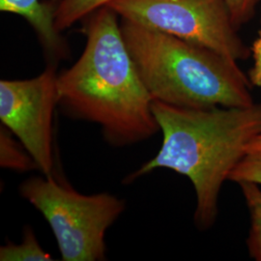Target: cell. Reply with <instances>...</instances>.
<instances>
[{
    "instance_id": "1",
    "label": "cell",
    "mask_w": 261,
    "mask_h": 261,
    "mask_svg": "<svg viewBox=\"0 0 261 261\" xmlns=\"http://www.w3.org/2000/svg\"><path fill=\"white\" fill-rule=\"evenodd\" d=\"M116 16L106 6L91 18L84 53L57 75V91L58 106L69 117L97 124L109 144L125 147L160 129Z\"/></svg>"
},
{
    "instance_id": "2",
    "label": "cell",
    "mask_w": 261,
    "mask_h": 261,
    "mask_svg": "<svg viewBox=\"0 0 261 261\" xmlns=\"http://www.w3.org/2000/svg\"><path fill=\"white\" fill-rule=\"evenodd\" d=\"M163 135L157 155L125 178V183L168 168L184 175L196 192V226L207 229L218 215L219 196L249 143L261 135V103L188 109L152 102Z\"/></svg>"
},
{
    "instance_id": "3",
    "label": "cell",
    "mask_w": 261,
    "mask_h": 261,
    "mask_svg": "<svg viewBox=\"0 0 261 261\" xmlns=\"http://www.w3.org/2000/svg\"><path fill=\"white\" fill-rule=\"evenodd\" d=\"M121 30L153 101L188 109L254 103L252 84L233 59L126 19Z\"/></svg>"
},
{
    "instance_id": "4",
    "label": "cell",
    "mask_w": 261,
    "mask_h": 261,
    "mask_svg": "<svg viewBox=\"0 0 261 261\" xmlns=\"http://www.w3.org/2000/svg\"><path fill=\"white\" fill-rule=\"evenodd\" d=\"M31 177L19 194L44 216L64 261L106 259V233L125 210V202L108 193L83 195L55 175Z\"/></svg>"
},
{
    "instance_id": "5",
    "label": "cell",
    "mask_w": 261,
    "mask_h": 261,
    "mask_svg": "<svg viewBox=\"0 0 261 261\" xmlns=\"http://www.w3.org/2000/svg\"><path fill=\"white\" fill-rule=\"evenodd\" d=\"M108 6L123 19L210 48L237 62L251 55L224 0H115Z\"/></svg>"
},
{
    "instance_id": "6",
    "label": "cell",
    "mask_w": 261,
    "mask_h": 261,
    "mask_svg": "<svg viewBox=\"0 0 261 261\" xmlns=\"http://www.w3.org/2000/svg\"><path fill=\"white\" fill-rule=\"evenodd\" d=\"M57 75L55 68L49 66L32 79L0 82L1 124L23 144L46 176H53L55 169Z\"/></svg>"
},
{
    "instance_id": "7",
    "label": "cell",
    "mask_w": 261,
    "mask_h": 261,
    "mask_svg": "<svg viewBox=\"0 0 261 261\" xmlns=\"http://www.w3.org/2000/svg\"><path fill=\"white\" fill-rule=\"evenodd\" d=\"M0 10L27 19L49 56L56 58L67 56V47L55 23L56 7L51 4L40 0H0Z\"/></svg>"
},
{
    "instance_id": "8",
    "label": "cell",
    "mask_w": 261,
    "mask_h": 261,
    "mask_svg": "<svg viewBox=\"0 0 261 261\" xmlns=\"http://www.w3.org/2000/svg\"><path fill=\"white\" fill-rule=\"evenodd\" d=\"M0 167L17 172L39 169L35 160L23 144L2 124L0 127Z\"/></svg>"
},
{
    "instance_id": "9",
    "label": "cell",
    "mask_w": 261,
    "mask_h": 261,
    "mask_svg": "<svg viewBox=\"0 0 261 261\" xmlns=\"http://www.w3.org/2000/svg\"><path fill=\"white\" fill-rule=\"evenodd\" d=\"M238 184L250 213L251 227L247 240L249 252L253 259L261 261V186L252 182Z\"/></svg>"
},
{
    "instance_id": "10",
    "label": "cell",
    "mask_w": 261,
    "mask_h": 261,
    "mask_svg": "<svg viewBox=\"0 0 261 261\" xmlns=\"http://www.w3.org/2000/svg\"><path fill=\"white\" fill-rule=\"evenodd\" d=\"M115 0H59L55 11V23L59 32L75 21L108 6Z\"/></svg>"
},
{
    "instance_id": "11",
    "label": "cell",
    "mask_w": 261,
    "mask_h": 261,
    "mask_svg": "<svg viewBox=\"0 0 261 261\" xmlns=\"http://www.w3.org/2000/svg\"><path fill=\"white\" fill-rule=\"evenodd\" d=\"M0 260L48 261L54 260V258L40 246L33 230L29 226H25L22 242H8L0 248Z\"/></svg>"
},
{
    "instance_id": "12",
    "label": "cell",
    "mask_w": 261,
    "mask_h": 261,
    "mask_svg": "<svg viewBox=\"0 0 261 261\" xmlns=\"http://www.w3.org/2000/svg\"><path fill=\"white\" fill-rule=\"evenodd\" d=\"M229 180L236 183L252 182L261 186V151L248 152L234 168Z\"/></svg>"
},
{
    "instance_id": "13",
    "label": "cell",
    "mask_w": 261,
    "mask_h": 261,
    "mask_svg": "<svg viewBox=\"0 0 261 261\" xmlns=\"http://www.w3.org/2000/svg\"><path fill=\"white\" fill-rule=\"evenodd\" d=\"M230 12L234 23L239 28L253 17L260 0H224Z\"/></svg>"
},
{
    "instance_id": "14",
    "label": "cell",
    "mask_w": 261,
    "mask_h": 261,
    "mask_svg": "<svg viewBox=\"0 0 261 261\" xmlns=\"http://www.w3.org/2000/svg\"><path fill=\"white\" fill-rule=\"evenodd\" d=\"M251 54L253 65L249 73V80L252 85L261 88V30L252 43Z\"/></svg>"
},
{
    "instance_id": "15",
    "label": "cell",
    "mask_w": 261,
    "mask_h": 261,
    "mask_svg": "<svg viewBox=\"0 0 261 261\" xmlns=\"http://www.w3.org/2000/svg\"><path fill=\"white\" fill-rule=\"evenodd\" d=\"M252 151H261V135L257 136L249 143L247 147V153Z\"/></svg>"
}]
</instances>
